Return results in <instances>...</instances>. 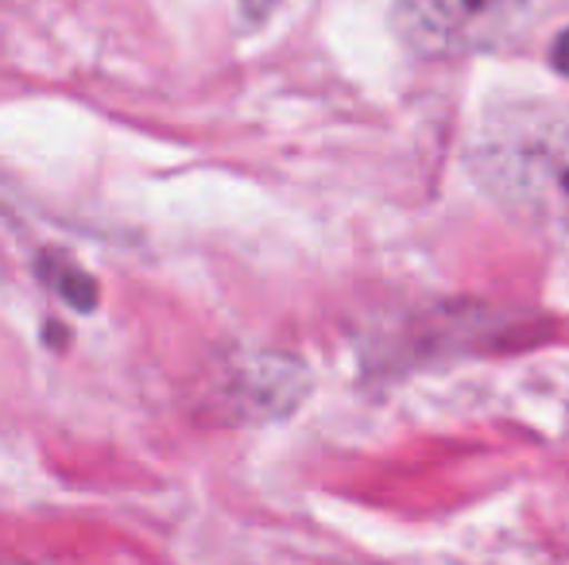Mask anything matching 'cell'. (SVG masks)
<instances>
[{
  "label": "cell",
  "mask_w": 569,
  "mask_h": 565,
  "mask_svg": "<svg viewBox=\"0 0 569 565\" xmlns=\"http://www.w3.org/2000/svg\"><path fill=\"white\" fill-rule=\"evenodd\" d=\"M39 280L51 286L54 294H59L62 302H67L70 310H78V314H90V310H98V280H93L86 268H78L70 256H51L47 252L43 260H39Z\"/></svg>",
  "instance_id": "3957f363"
},
{
  "label": "cell",
  "mask_w": 569,
  "mask_h": 565,
  "mask_svg": "<svg viewBox=\"0 0 569 565\" xmlns=\"http://www.w3.org/2000/svg\"><path fill=\"white\" fill-rule=\"evenodd\" d=\"M550 59H555V67L562 70V74H569V31H562L555 43V51H550Z\"/></svg>",
  "instance_id": "5b68a950"
},
{
  "label": "cell",
  "mask_w": 569,
  "mask_h": 565,
  "mask_svg": "<svg viewBox=\"0 0 569 565\" xmlns=\"http://www.w3.org/2000/svg\"><path fill=\"white\" fill-rule=\"evenodd\" d=\"M279 0H240V8H244V16H248V23H260L263 16L276 8Z\"/></svg>",
  "instance_id": "277c9868"
},
{
  "label": "cell",
  "mask_w": 569,
  "mask_h": 565,
  "mask_svg": "<svg viewBox=\"0 0 569 565\" xmlns=\"http://www.w3.org/2000/svg\"><path fill=\"white\" fill-rule=\"evenodd\" d=\"M542 0H399L396 36L419 54H465L519 31Z\"/></svg>",
  "instance_id": "6da1fadb"
},
{
  "label": "cell",
  "mask_w": 569,
  "mask_h": 565,
  "mask_svg": "<svg viewBox=\"0 0 569 565\" xmlns=\"http://www.w3.org/2000/svg\"><path fill=\"white\" fill-rule=\"evenodd\" d=\"M221 403L240 423H271L287 418L310 395V372L279 353L244 356L221 380Z\"/></svg>",
  "instance_id": "7a4b0ae2"
}]
</instances>
